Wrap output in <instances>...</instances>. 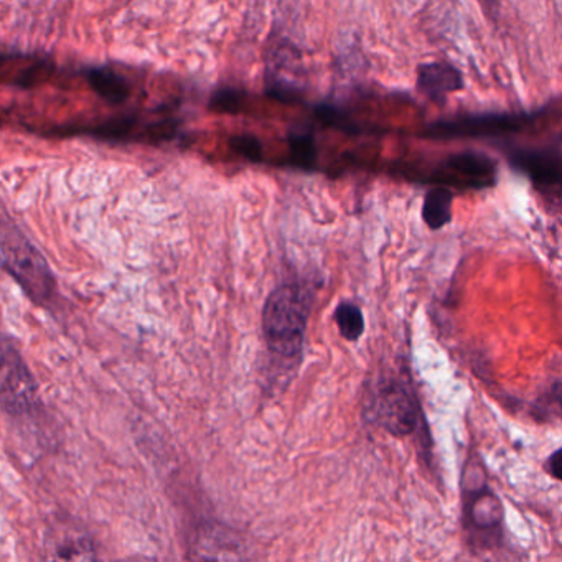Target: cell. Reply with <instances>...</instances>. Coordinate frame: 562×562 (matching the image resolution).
<instances>
[{"label":"cell","mask_w":562,"mask_h":562,"mask_svg":"<svg viewBox=\"0 0 562 562\" xmlns=\"http://www.w3.org/2000/svg\"><path fill=\"white\" fill-rule=\"evenodd\" d=\"M311 311V291L299 282H285L271 292L262 312V330L274 357L288 361L301 358Z\"/></svg>","instance_id":"6da1fadb"},{"label":"cell","mask_w":562,"mask_h":562,"mask_svg":"<svg viewBox=\"0 0 562 562\" xmlns=\"http://www.w3.org/2000/svg\"><path fill=\"white\" fill-rule=\"evenodd\" d=\"M0 266L24 289L37 305L54 304L57 281L47 259L18 226L0 222Z\"/></svg>","instance_id":"7a4b0ae2"},{"label":"cell","mask_w":562,"mask_h":562,"mask_svg":"<svg viewBox=\"0 0 562 562\" xmlns=\"http://www.w3.org/2000/svg\"><path fill=\"white\" fill-rule=\"evenodd\" d=\"M368 414L378 426L394 436H409L417 429V401L406 381L381 378L371 391Z\"/></svg>","instance_id":"3957f363"},{"label":"cell","mask_w":562,"mask_h":562,"mask_svg":"<svg viewBox=\"0 0 562 562\" xmlns=\"http://www.w3.org/2000/svg\"><path fill=\"white\" fill-rule=\"evenodd\" d=\"M538 117L536 114H467L452 120L430 124L427 137L430 139H456V137H490L525 130Z\"/></svg>","instance_id":"277c9868"},{"label":"cell","mask_w":562,"mask_h":562,"mask_svg":"<svg viewBox=\"0 0 562 562\" xmlns=\"http://www.w3.org/2000/svg\"><path fill=\"white\" fill-rule=\"evenodd\" d=\"M0 406L14 416L32 413L37 406V383L14 347L0 341Z\"/></svg>","instance_id":"5b68a950"},{"label":"cell","mask_w":562,"mask_h":562,"mask_svg":"<svg viewBox=\"0 0 562 562\" xmlns=\"http://www.w3.org/2000/svg\"><path fill=\"white\" fill-rule=\"evenodd\" d=\"M192 562H248L241 539L220 522H203L190 544Z\"/></svg>","instance_id":"8992f818"},{"label":"cell","mask_w":562,"mask_h":562,"mask_svg":"<svg viewBox=\"0 0 562 562\" xmlns=\"http://www.w3.org/2000/svg\"><path fill=\"white\" fill-rule=\"evenodd\" d=\"M42 562H101L90 535L75 526H55L45 536Z\"/></svg>","instance_id":"52a82bcc"},{"label":"cell","mask_w":562,"mask_h":562,"mask_svg":"<svg viewBox=\"0 0 562 562\" xmlns=\"http://www.w3.org/2000/svg\"><path fill=\"white\" fill-rule=\"evenodd\" d=\"M516 169L532 180L539 189H558L561 183V153L559 146L516 149L508 153Z\"/></svg>","instance_id":"ba28073f"},{"label":"cell","mask_w":562,"mask_h":562,"mask_svg":"<svg viewBox=\"0 0 562 562\" xmlns=\"http://www.w3.org/2000/svg\"><path fill=\"white\" fill-rule=\"evenodd\" d=\"M467 525L473 535L483 536L485 539H495L498 535L502 526V505L495 493L490 492L486 486L469 493Z\"/></svg>","instance_id":"9c48e42d"},{"label":"cell","mask_w":562,"mask_h":562,"mask_svg":"<svg viewBox=\"0 0 562 562\" xmlns=\"http://www.w3.org/2000/svg\"><path fill=\"white\" fill-rule=\"evenodd\" d=\"M417 88L434 103H443L449 94L462 90L463 77L452 65H420L417 68Z\"/></svg>","instance_id":"30bf717a"},{"label":"cell","mask_w":562,"mask_h":562,"mask_svg":"<svg viewBox=\"0 0 562 562\" xmlns=\"http://www.w3.org/2000/svg\"><path fill=\"white\" fill-rule=\"evenodd\" d=\"M88 83L98 97L110 104H123L131 97V85L111 68H91L87 75Z\"/></svg>","instance_id":"8fae6325"},{"label":"cell","mask_w":562,"mask_h":562,"mask_svg":"<svg viewBox=\"0 0 562 562\" xmlns=\"http://www.w3.org/2000/svg\"><path fill=\"white\" fill-rule=\"evenodd\" d=\"M447 167L460 176L470 177V180H476L480 186L493 183L495 180V162L483 154L465 153L449 157Z\"/></svg>","instance_id":"7c38bea8"},{"label":"cell","mask_w":562,"mask_h":562,"mask_svg":"<svg viewBox=\"0 0 562 562\" xmlns=\"http://www.w3.org/2000/svg\"><path fill=\"white\" fill-rule=\"evenodd\" d=\"M452 193L446 189L430 190L424 200L423 218L430 229H440L452 222Z\"/></svg>","instance_id":"4fadbf2b"},{"label":"cell","mask_w":562,"mask_h":562,"mask_svg":"<svg viewBox=\"0 0 562 562\" xmlns=\"http://www.w3.org/2000/svg\"><path fill=\"white\" fill-rule=\"evenodd\" d=\"M335 322H337L338 330L341 337L348 341L360 340L364 331L363 312L353 302H341L335 308Z\"/></svg>","instance_id":"5bb4252c"},{"label":"cell","mask_w":562,"mask_h":562,"mask_svg":"<svg viewBox=\"0 0 562 562\" xmlns=\"http://www.w3.org/2000/svg\"><path fill=\"white\" fill-rule=\"evenodd\" d=\"M289 143L295 166L311 169L315 162L314 134L311 131H295L289 137Z\"/></svg>","instance_id":"9a60e30c"},{"label":"cell","mask_w":562,"mask_h":562,"mask_svg":"<svg viewBox=\"0 0 562 562\" xmlns=\"http://www.w3.org/2000/svg\"><path fill=\"white\" fill-rule=\"evenodd\" d=\"M243 104L241 91L233 90V88H223L216 91L210 101V110L223 114H236Z\"/></svg>","instance_id":"2e32d148"},{"label":"cell","mask_w":562,"mask_h":562,"mask_svg":"<svg viewBox=\"0 0 562 562\" xmlns=\"http://www.w3.org/2000/svg\"><path fill=\"white\" fill-rule=\"evenodd\" d=\"M229 147L239 156L251 160V162H261L262 160L261 143L255 136H249V134L235 136L229 140Z\"/></svg>","instance_id":"e0dca14e"},{"label":"cell","mask_w":562,"mask_h":562,"mask_svg":"<svg viewBox=\"0 0 562 562\" xmlns=\"http://www.w3.org/2000/svg\"><path fill=\"white\" fill-rule=\"evenodd\" d=\"M558 462H559V452H555L554 456L551 457V465H549L548 470H551L552 475L558 479Z\"/></svg>","instance_id":"ac0fdd59"},{"label":"cell","mask_w":562,"mask_h":562,"mask_svg":"<svg viewBox=\"0 0 562 562\" xmlns=\"http://www.w3.org/2000/svg\"><path fill=\"white\" fill-rule=\"evenodd\" d=\"M117 562H146V561H137V559H127V561H117Z\"/></svg>","instance_id":"d6986e66"},{"label":"cell","mask_w":562,"mask_h":562,"mask_svg":"<svg viewBox=\"0 0 562 562\" xmlns=\"http://www.w3.org/2000/svg\"><path fill=\"white\" fill-rule=\"evenodd\" d=\"M0 60H2V57H0Z\"/></svg>","instance_id":"ffe728a7"}]
</instances>
